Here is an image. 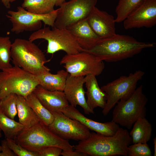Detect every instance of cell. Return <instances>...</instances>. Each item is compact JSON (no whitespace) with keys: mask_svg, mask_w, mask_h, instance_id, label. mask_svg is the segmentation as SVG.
<instances>
[{"mask_svg":"<svg viewBox=\"0 0 156 156\" xmlns=\"http://www.w3.org/2000/svg\"><path fill=\"white\" fill-rule=\"evenodd\" d=\"M144 74L141 70H137L128 76H121L101 87L106 96V104L102 111L104 116H107L120 100L127 99L133 94Z\"/></svg>","mask_w":156,"mask_h":156,"instance_id":"52a82bcc","label":"cell"},{"mask_svg":"<svg viewBox=\"0 0 156 156\" xmlns=\"http://www.w3.org/2000/svg\"><path fill=\"white\" fill-rule=\"evenodd\" d=\"M0 156H3V155L1 152H0Z\"/></svg>","mask_w":156,"mask_h":156,"instance_id":"f35d334b","label":"cell"},{"mask_svg":"<svg viewBox=\"0 0 156 156\" xmlns=\"http://www.w3.org/2000/svg\"><path fill=\"white\" fill-rule=\"evenodd\" d=\"M123 22L127 30L154 26L156 24V0H142Z\"/></svg>","mask_w":156,"mask_h":156,"instance_id":"4fadbf2b","label":"cell"},{"mask_svg":"<svg viewBox=\"0 0 156 156\" xmlns=\"http://www.w3.org/2000/svg\"><path fill=\"white\" fill-rule=\"evenodd\" d=\"M38 39H44L47 42V52L49 54L62 51L67 54H71L84 50L66 29L45 27L34 31L29 38L32 42Z\"/></svg>","mask_w":156,"mask_h":156,"instance_id":"ba28073f","label":"cell"},{"mask_svg":"<svg viewBox=\"0 0 156 156\" xmlns=\"http://www.w3.org/2000/svg\"><path fill=\"white\" fill-rule=\"evenodd\" d=\"M68 73L65 70L58 71L56 74L50 72L35 75L38 80L39 85L50 91H63Z\"/></svg>","mask_w":156,"mask_h":156,"instance_id":"ffe728a7","label":"cell"},{"mask_svg":"<svg viewBox=\"0 0 156 156\" xmlns=\"http://www.w3.org/2000/svg\"><path fill=\"white\" fill-rule=\"evenodd\" d=\"M16 0H10V3H12Z\"/></svg>","mask_w":156,"mask_h":156,"instance_id":"74e56055","label":"cell"},{"mask_svg":"<svg viewBox=\"0 0 156 156\" xmlns=\"http://www.w3.org/2000/svg\"><path fill=\"white\" fill-rule=\"evenodd\" d=\"M66 29L71 34L79 46L85 51L91 49L100 39L90 27L87 18Z\"/></svg>","mask_w":156,"mask_h":156,"instance_id":"e0dca14e","label":"cell"},{"mask_svg":"<svg viewBox=\"0 0 156 156\" xmlns=\"http://www.w3.org/2000/svg\"><path fill=\"white\" fill-rule=\"evenodd\" d=\"M16 106L19 122L25 128H30L40 122L38 117L23 96L17 95Z\"/></svg>","mask_w":156,"mask_h":156,"instance_id":"7402d4cb","label":"cell"},{"mask_svg":"<svg viewBox=\"0 0 156 156\" xmlns=\"http://www.w3.org/2000/svg\"><path fill=\"white\" fill-rule=\"evenodd\" d=\"M97 2V0H70L66 1L57 9L54 27L66 29L87 18Z\"/></svg>","mask_w":156,"mask_h":156,"instance_id":"8fae6325","label":"cell"},{"mask_svg":"<svg viewBox=\"0 0 156 156\" xmlns=\"http://www.w3.org/2000/svg\"><path fill=\"white\" fill-rule=\"evenodd\" d=\"M17 95L11 94L0 100V107L9 118L14 119L17 114L16 101Z\"/></svg>","mask_w":156,"mask_h":156,"instance_id":"83f0119b","label":"cell"},{"mask_svg":"<svg viewBox=\"0 0 156 156\" xmlns=\"http://www.w3.org/2000/svg\"><path fill=\"white\" fill-rule=\"evenodd\" d=\"M142 0H119L115 8L116 23L123 21Z\"/></svg>","mask_w":156,"mask_h":156,"instance_id":"484cf974","label":"cell"},{"mask_svg":"<svg viewBox=\"0 0 156 156\" xmlns=\"http://www.w3.org/2000/svg\"><path fill=\"white\" fill-rule=\"evenodd\" d=\"M24 126L6 116L0 107V129L6 138L14 139L24 129Z\"/></svg>","mask_w":156,"mask_h":156,"instance_id":"cb8c5ba5","label":"cell"},{"mask_svg":"<svg viewBox=\"0 0 156 156\" xmlns=\"http://www.w3.org/2000/svg\"><path fill=\"white\" fill-rule=\"evenodd\" d=\"M57 9L46 14H38L29 12L21 6L17 11L9 10L6 15L12 25V32L19 34L24 31H36L41 29L42 22L52 27L54 26Z\"/></svg>","mask_w":156,"mask_h":156,"instance_id":"30bf717a","label":"cell"},{"mask_svg":"<svg viewBox=\"0 0 156 156\" xmlns=\"http://www.w3.org/2000/svg\"><path fill=\"white\" fill-rule=\"evenodd\" d=\"M54 116L48 126L50 130L61 138L80 141L90 135V130L80 122L71 119L62 112H51Z\"/></svg>","mask_w":156,"mask_h":156,"instance_id":"7c38bea8","label":"cell"},{"mask_svg":"<svg viewBox=\"0 0 156 156\" xmlns=\"http://www.w3.org/2000/svg\"><path fill=\"white\" fill-rule=\"evenodd\" d=\"M62 112L69 118L78 121L90 130L103 135H113L120 127L118 124L112 120L102 123L89 119L85 116L75 107L70 105L65 107Z\"/></svg>","mask_w":156,"mask_h":156,"instance_id":"2e32d148","label":"cell"},{"mask_svg":"<svg viewBox=\"0 0 156 156\" xmlns=\"http://www.w3.org/2000/svg\"><path fill=\"white\" fill-rule=\"evenodd\" d=\"M1 152L3 156H16V155L10 149L7 142L6 139L1 142Z\"/></svg>","mask_w":156,"mask_h":156,"instance_id":"1f68e13d","label":"cell"},{"mask_svg":"<svg viewBox=\"0 0 156 156\" xmlns=\"http://www.w3.org/2000/svg\"><path fill=\"white\" fill-rule=\"evenodd\" d=\"M132 143L128 131L119 127L112 136L91 133L87 138L74 146L75 150L88 156H128V148Z\"/></svg>","mask_w":156,"mask_h":156,"instance_id":"7a4b0ae2","label":"cell"},{"mask_svg":"<svg viewBox=\"0 0 156 156\" xmlns=\"http://www.w3.org/2000/svg\"><path fill=\"white\" fill-rule=\"evenodd\" d=\"M11 55L14 66L35 75L50 72L44 65L49 61L42 51L33 42L20 38L12 43Z\"/></svg>","mask_w":156,"mask_h":156,"instance_id":"3957f363","label":"cell"},{"mask_svg":"<svg viewBox=\"0 0 156 156\" xmlns=\"http://www.w3.org/2000/svg\"><path fill=\"white\" fill-rule=\"evenodd\" d=\"M133 126L129 133L133 144L147 143L150 140L152 134V125L145 117L140 118Z\"/></svg>","mask_w":156,"mask_h":156,"instance_id":"44dd1931","label":"cell"},{"mask_svg":"<svg viewBox=\"0 0 156 156\" xmlns=\"http://www.w3.org/2000/svg\"><path fill=\"white\" fill-rule=\"evenodd\" d=\"M53 2L56 6L60 7L66 2L65 0H48Z\"/></svg>","mask_w":156,"mask_h":156,"instance_id":"836d02e7","label":"cell"},{"mask_svg":"<svg viewBox=\"0 0 156 156\" xmlns=\"http://www.w3.org/2000/svg\"><path fill=\"white\" fill-rule=\"evenodd\" d=\"M152 153L147 143H138L129 145L128 148V156H151Z\"/></svg>","mask_w":156,"mask_h":156,"instance_id":"f1b7e54d","label":"cell"},{"mask_svg":"<svg viewBox=\"0 0 156 156\" xmlns=\"http://www.w3.org/2000/svg\"><path fill=\"white\" fill-rule=\"evenodd\" d=\"M4 6L7 8L9 9L10 7V0H0Z\"/></svg>","mask_w":156,"mask_h":156,"instance_id":"e575fe53","label":"cell"},{"mask_svg":"<svg viewBox=\"0 0 156 156\" xmlns=\"http://www.w3.org/2000/svg\"><path fill=\"white\" fill-rule=\"evenodd\" d=\"M7 144L10 149L18 156H38L37 152L29 151L17 143L14 139L6 138Z\"/></svg>","mask_w":156,"mask_h":156,"instance_id":"f546056e","label":"cell"},{"mask_svg":"<svg viewBox=\"0 0 156 156\" xmlns=\"http://www.w3.org/2000/svg\"><path fill=\"white\" fill-rule=\"evenodd\" d=\"M148 99L143 92V86L137 88L126 100H120L115 106L112 121L128 129L141 117H145Z\"/></svg>","mask_w":156,"mask_h":156,"instance_id":"8992f818","label":"cell"},{"mask_svg":"<svg viewBox=\"0 0 156 156\" xmlns=\"http://www.w3.org/2000/svg\"><path fill=\"white\" fill-rule=\"evenodd\" d=\"M153 144H154V156H156V137H155L153 139Z\"/></svg>","mask_w":156,"mask_h":156,"instance_id":"d590c367","label":"cell"},{"mask_svg":"<svg viewBox=\"0 0 156 156\" xmlns=\"http://www.w3.org/2000/svg\"><path fill=\"white\" fill-rule=\"evenodd\" d=\"M84 76H75L68 74L63 92L70 105L81 107L86 114H94L93 110L88 106L85 98L83 85Z\"/></svg>","mask_w":156,"mask_h":156,"instance_id":"5bb4252c","label":"cell"},{"mask_svg":"<svg viewBox=\"0 0 156 156\" xmlns=\"http://www.w3.org/2000/svg\"><path fill=\"white\" fill-rule=\"evenodd\" d=\"M63 149L55 146L44 147L38 152V156H59L61 155Z\"/></svg>","mask_w":156,"mask_h":156,"instance_id":"4dcf8cb0","label":"cell"},{"mask_svg":"<svg viewBox=\"0 0 156 156\" xmlns=\"http://www.w3.org/2000/svg\"><path fill=\"white\" fill-rule=\"evenodd\" d=\"M33 92L43 106L51 112H62L69 105L63 91L47 90L39 85Z\"/></svg>","mask_w":156,"mask_h":156,"instance_id":"ac0fdd59","label":"cell"},{"mask_svg":"<svg viewBox=\"0 0 156 156\" xmlns=\"http://www.w3.org/2000/svg\"><path fill=\"white\" fill-rule=\"evenodd\" d=\"M2 136V134H1V130L0 129V139L1 138ZM1 151V145L0 144V151Z\"/></svg>","mask_w":156,"mask_h":156,"instance_id":"8d00e7d4","label":"cell"},{"mask_svg":"<svg viewBox=\"0 0 156 156\" xmlns=\"http://www.w3.org/2000/svg\"><path fill=\"white\" fill-rule=\"evenodd\" d=\"M155 46V43L139 41L130 36L116 34L100 39L93 47L86 51L103 61L114 62L132 57L143 49Z\"/></svg>","mask_w":156,"mask_h":156,"instance_id":"6da1fadb","label":"cell"},{"mask_svg":"<svg viewBox=\"0 0 156 156\" xmlns=\"http://www.w3.org/2000/svg\"><path fill=\"white\" fill-rule=\"evenodd\" d=\"M87 20L92 29L100 39L109 37L116 34V23L114 16L96 6Z\"/></svg>","mask_w":156,"mask_h":156,"instance_id":"9a60e30c","label":"cell"},{"mask_svg":"<svg viewBox=\"0 0 156 156\" xmlns=\"http://www.w3.org/2000/svg\"><path fill=\"white\" fill-rule=\"evenodd\" d=\"M66 70L71 75L98 76L105 68L103 61L95 55L84 50L77 53L65 55L60 62Z\"/></svg>","mask_w":156,"mask_h":156,"instance_id":"9c48e42d","label":"cell"},{"mask_svg":"<svg viewBox=\"0 0 156 156\" xmlns=\"http://www.w3.org/2000/svg\"><path fill=\"white\" fill-rule=\"evenodd\" d=\"M21 7L28 12L38 14L50 13L55 10V6L48 0H23Z\"/></svg>","mask_w":156,"mask_h":156,"instance_id":"d4e9b609","label":"cell"},{"mask_svg":"<svg viewBox=\"0 0 156 156\" xmlns=\"http://www.w3.org/2000/svg\"><path fill=\"white\" fill-rule=\"evenodd\" d=\"M39 85L36 76L14 66L0 72V100L11 94L25 99Z\"/></svg>","mask_w":156,"mask_h":156,"instance_id":"5b68a950","label":"cell"},{"mask_svg":"<svg viewBox=\"0 0 156 156\" xmlns=\"http://www.w3.org/2000/svg\"><path fill=\"white\" fill-rule=\"evenodd\" d=\"M14 140L25 149L36 152L49 146L58 147L63 150H73L74 147L68 140L60 137L40 122L30 128H25Z\"/></svg>","mask_w":156,"mask_h":156,"instance_id":"277c9868","label":"cell"},{"mask_svg":"<svg viewBox=\"0 0 156 156\" xmlns=\"http://www.w3.org/2000/svg\"><path fill=\"white\" fill-rule=\"evenodd\" d=\"M25 99L38 117L40 122L47 126L52 123L54 119L53 114L43 106L33 92Z\"/></svg>","mask_w":156,"mask_h":156,"instance_id":"603a6c76","label":"cell"},{"mask_svg":"<svg viewBox=\"0 0 156 156\" xmlns=\"http://www.w3.org/2000/svg\"><path fill=\"white\" fill-rule=\"evenodd\" d=\"M84 81L88 106L93 111L97 107L103 109L106 103V94L99 87L96 76L93 75H86L84 77Z\"/></svg>","mask_w":156,"mask_h":156,"instance_id":"d6986e66","label":"cell"},{"mask_svg":"<svg viewBox=\"0 0 156 156\" xmlns=\"http://www.w3.org/2000/svg\"><path fill=\"white\" fill-rule=\"evenodd\" d=\"M61 155L63 156H87V154L79 151L73 150H63Z\"/></svg>","mask_w":156,"mask_h":156,"instance_id":"d6a6232c","label":"cell"},{"mask_svg":"<svg viewBox=\"0 0 156 156\" xmlns=\"http://www.w3.org/2000/svg\"><path fill=\"white\" fill-rule=\"evenodd\" d=\"M12 44L9 37L0 36V70L12 66L10 63Z\"/></svg>","mask_w":156,"mask_h":156,"instance_id":"4316f807","label":"cell"}]
</instances>
